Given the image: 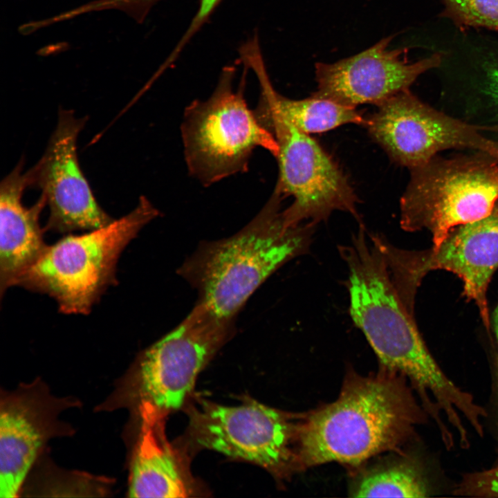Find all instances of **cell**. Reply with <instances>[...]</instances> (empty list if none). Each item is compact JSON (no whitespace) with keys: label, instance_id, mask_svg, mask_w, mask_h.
Returning <instances> with one entry per match:
<instances>
[{"label":"cell","instance_id":"obj_1","mask_svg":"<svg viewBox=\"0 0 498 498\" xmlns=\"http://www.w3.org/2000/svg\"><path fill=\"white\" fill-rule=\"evenodd\" d=\"M362 223L349 245L338 246L348 268L349 313L364 333L382 369L409 378L425 407L450 414L467 393L456 386L429 352L414 311L402 299L391 275L385 239L368 234Z\"/></svg>","mask_w":498,"mask_h":498},{"label":"cell","instance_id":"obj_2","mask_svg":"<svg viewBox=\"0 0 498 498\" xmlns=\"http://www.w3.org/2000/svg\"><path fill=\"white\" fill-rule=\"evenodd\" d=\"M382 369L348 376L331 403L301 416L297 468L329 462L357 466L401 446L421 421V412L405 377Z\"/></svg>","mask_w":498,"mask_h":498},{"label":"cell","instance_id":"obj_3","mask_svg":"<svg viewBox=\"0 0 498 498\" xmlns=\"http://www.w3.org/2000/svg\"><path fill=\"white\" fill-rule=\"evenodd\" d=\"M275 189L258 214L232 236L201 243L178 273L194 288L198 302L233 320L253 293L284 264L306 253L316 225H286Z\"/></svg>","mask_w":498,"mask_h":498},{"label":"cell","instance_id":"obj_4","mask_svg":"<svg viewBox=\"0 0 498 498\" xmlns=\"http://www.w3.org/2000/svg\"><path fill=\"white\" fill-rule=\"evenodd\" d=\"M159 214L142 196L134 209L109 225L68 234L48 245L17 286L51 297L62 313L88 315L107 289L117 284V264L124 248Z\"/></svg>","mask_w":498,"mask_h":498},{"label":"cell","instance_id":"obj_5","mask_svg":"<svg viewBox=\"0 0 498 498\" xmlns=\"http://www.w3.org/2000/svg\"><path fill=\"white\" fill-rule=\"evenodd\" d=\"M498 201V159L482 151L438 154L410 169L400 226L426 230L436 247L454 228L486 216Z\"/></svg>","mask_w":498,"mask_h":498},{"label":"cell","instance_id":"obj_6","mask_svg":"<svg viewBox=\"0 0 498 498\" xmlns=\"http://www.w3.org/2000/svg\"><path fill=\"white\" fill-rule=\"evenodd\" d=\"M232 69L221 75L205 100H195L184 111L181 136L191 176L203 185L248 170L250 156L263 148L277 157L278 144L246 102L243 87L233 89Z\"/></svg>","mask_w":498,"mask_h":498},{"label":"cell","instance_id":"obj_7","mask_svg":"<svg viewBox=\"0 0 498 498\" xmlns=\"http://www.w3.org/2000/svg\"><path fill=\"white\" fill-rule=\"evenodd\" d=\"M234 329L233 320L222 318L197 302L174 329L139 355L131 382L138 406L148 404L165 417L180 409L199 373Z\"/></svg>","mask_w":498,"mask_h":498},{"label":"cell","instance_id":"obj_8","mask_svg":"<svg viewBox=\"0 0 498 498\" xmlns=\"http://www.w3.org/2000/svg\"><path fill=\"white\" fill-rule=\"evenodd\" d=\"M299 420L256 401L225 406L201 400L190 410L189 432L201 448L253 463L283 478L297 470Z\"/></svg>","mask_w":498,"mask_h":498},{"label":"cell","instance_id":"obj_9","mask_svg":"<svg viewBox=\"0 0 498 498\" xmlns=\"http://www.w3.org/2000/svg\"><path fill=\"white\" fill-rule=\"evenodd\" d=\"M256 109L260 122L275 137L279 176L275 190L293 203L283 210L288 225L317 224L334 211L350 213L358 220V197L347 177L325 150L293 125L263 109Z\"/></svg>","mask_w":498,"mask_h":498},{"label":"cell","instance_id":"obj_10","mask_svg":"<svg viewBox=\"0 0 498 498\" xmlns=\"http://www.w3.org/2000/svg\"><path fill=\"white\" fill-rule=\"evenodd\" d=\"M367 118L371 136L398 164L409 169L449 149L482 151L498 159L492 126L450 115L425 103L409 89L377 105Z\"/></svg>","mask_w":498,"mask_h":498},{"label":"cell","instance_id":"obj_11","mask_svg":"<svg viewBox=\"0 0 498 498\" xmlns=\"http://www.w3.org/2000/svg\"><path fill=\"white\" fill-rule=\"evenodd\" d=\"M85 122L72 111H59L44 154L26 172L28 187L41 190L49 208L45 231H89L115 219L97 202L79 164L77 140Z\"/></svg>","mask_w":498,"mask_h":498},{"label":"cell","instance_id":"obj_12","mask_svg":"<svg viewBox=\"0 0 498 498\" xmlns=\"http://www.w3.org/2000/svg\"><path fill=\"white\" fill-rule=\"evenodd\" d=\"M403 276L414 289L430 271L443 270L463 282V295L474 302L487 331L491 326L487 293L498 269V201L485 216L452 229L436 247L403 250Z\"/></svg>","mask_w":498,"mask_h":498},{"label":"cell","instance_id":"obj_13","mask_svg":"<svg viewBox=\"0 0 498 498\" xmlns=\"http://www.w3.org/2000/svg\"><path fill=\"white\" fill-rule=\"evenodd\" d=\"M392 37L380 39L355 55L333 63L315 64L316 94L347 106L378 105L407 90L423 73L438 67L442 55L434 54L415 62L390 49Z\"/></svg>","mask_w":498,"mask_h":498},{"label":"cell","instance_id":"obj_14","mask_svg":"<svg viewBox=\"0 0 498 498\" xmlns=\"http://www.w3.org/2000/svg\"><path fill=\"white\" fill-rule=\"evenodd\" d=\"M67 402L35 385L1 398L0 497H15L46 441L57 432L58 412Z\"/></svg>","mask_w":498,"mask_h":498},{"label":"cell","instance_id":"obj_15","mask_svg":"<svg viewBox=\"0 0 498 498\" xmlns=\"http://www.w3.org/2000/svg\"><path fill=\"white\" fill-rule=\"evenodd\" d=\"M23 160L1 182L0 185V296L17 286L21 277L39 259L48 245L40 214L46 205L43 195L30 207L22 203L28 187Z\"/></svg>","mask_w":498,"mask_h":498},{"label":"cell","instance_id":"obj_16","mask_svg":"<svg viewBox=\"0 0 498 498\" xmlns=\"http://www.w3.org/2000/svg\"><path fill=\"white\" fill-rule=\"evenodd\" d=\"M138 407L140 428L133 454L128 496L187 497L186 477L165 435L166 417L148 404Z\"/></svg>","mask_w":498,"mask_h":498},{"label":"cell","instance_id":"obj_17","mask_svg":"<svg viewBox=\"0 0 498 498\" xmlns=\"http://www.w3.org/2000/svg\"><path fill=\"white\" fill-rule=\"evenodd\" d=\"M243 56L259 80L261 89L258 107L261 108L298 130L320 133L347 124L365 125V118L356 107L342 104L315 93L311 97L293 100L279 94L266 74L258 46L246 49Z\"/></svg>","mask_w":498,"mask_h":498},{"label":"cell","instance_id":"obj_18","mask_svg":"<svg viewBox=\"0 0 498 498\" xmlns=\"http://www.w3.org/2000/svg\"><path fill=\"white\" fill-rule=\"evenodd\" d=\"M428 488L418 468L409 461L393 463L365 473L351 490L353 497H425Z\"/></svg>","mask_w":498,"mask_h":498},{"label":"cell","instance_id":"obj_19","mask_svg":"<svg viewBox=\"0 0 498 498\" xmlns=\"http://www.w3.org/2000/svg\"><path fill=\"white\" fill-rule=\"evenodd\" d=\"M446 15L460 25L498 31V0H443Z\"/></svg>","mask_w":498,"mask_h":498},{"label":"cell","instance_id":"obj_20","mask_svg":"<svg viewBox=\"0 0 498 498\" xmlns=\"http://www.w3.org/2000/svg\"><path fill=\"white\" fill-rule=\"evenodd\" d=\"M477 89L476 104L468 108L474 109L481 124L498 129V57L485 64Z\"/></svg>","mask_w":498,"mask_h":498},{"label":"cell","instance_id":"obj_21","mask_svg":"<svg viewBox=\"0 0 498 498\" xmlns=\"http://www.w3.org/2000/svg\"><path fill=\"white\" fill-rule=\"evenodd\" d=\"M455 492L465 496L498 497V465L465 476Z\"/></svg>","mask_w":498,"mask_h":498},{"label":"cell","instance_id":"obj_22","mask_svg":"<svg viewBox=\"0 0 498 498\" xmlns=\"http://www.w3.org/2000/svg\"><path fill=\"white\" fill-rule=\"evenodd\" d=\"M493 328L497 339V343L498 346V304L497 305L494 313H493ZM496 391H497V402H498V353H497V371H496Z\"/></svg>","mask_w":498,"mask_h":498},{"label":"cell","instance_id":"obj_23","mask_svg":"<svg viewBox=\"0 0 498 498\" xmlns=\"http://www.w3.org/2000/svg\"><path fill=\"white\" fill-rule=\"evenodd\" d=\"M394 248V247H393V248H391V251H390V254H389V266H390V256H391V250H392V249H393ZM390 269H391V267H390ZM391 275H392V273H391ZM392 277H393V276H392ZM393 279H394V278H393ZM395 284H396V283H395ZM397 288H398V287H397ZM398 290H399V289H398ZM399 291H400V290H399ZM401 294H402V293H401ZM402 295H403V297H405L403 294H402ZM405 298H406V297H405ZM406 299H407V300H409V301L414 302V300H409V299H408L407 298H406Z\"/></svg>","mask_w":498,"mask_h":498},{"label":"cell","instance_id":"obj_24","mask_svg":"<svg viewBox=\"0 0 498 498\" xmlns=\"http://www.w3.org/2000/svg\"><path fill=\"white\" fill-rule=\"evenodd\" d=\"M393 247H394V246H392L391 248H392ZM391 248L390 249V251H391ZM390 251H389V254H390ZM390 270H391V269H390ZM396 287H397V286H396ZM399 292H400V291H399ZM400 294H401V293H400ZM401 295H402V294H401ZM402 296H403V295H402ZM405 299H406V298H405ZM407 301H408V302H411V301H409V300H407Z\"/></svg>","mask_w":498,"mask_h":498},{"label":"cell","instance_id":"obj_25","mask_svg":"<svg viewBox=\"0 0 498 498\" xmlns=\"http://www.w3.org/2000/svg\"><path fill=\"white\" fill-rule=\"evenodd\" d=\"M391 246H392V245H391V246L389 247V248L388 254H389V249H390V248H391ZM388 254H387V257H388ZM388 262H389V260H388ZM391 276H392V275H391ZM398 291H399V290H398ZM399 293H400V292H399ZM400 295H401V294H400ZM401 296H402V295H401ZM402 297H403V296H402ZM403 299H405V298H403ZM405 301H406L407 302H408L406 299H405ZM408 303H409V304H414V303H410V302H408Z\"/></svg>","mask_w":498,"mask_h":498},{"label":"cell","instance_id":"obj_26","mask_svg":"<svg viewBox=\"0 0 498 498\" xmlns=\"http://www.w3.org/2000/svg\"><path fill=\"white\" fill-rule=\"evenodd\" d=\"M392 246H391V247H392ZM391 247L390 248V249L391 248ZM390 249H389V251H390ZM389 254H388V260H389ZM389 268H390V266H389ZM394 283H395V282H394ZM403 298H405V297H403ZM406 300H407V299H406ZM407 302H408V301H407ZM410 303H414V302H410Z\"/></svg>","mask_w":498,"mask_h":498},{"label":"cell","instance_id":"obj_27","mask_svg":"<svg viewBox=\"0 0 498 498\" xmlns=\"http://www.w3.org/2000/svg\"><path fill=\"white\" fill-rule=\"evenodd\" d=\"M390 245H391V244H389V245L388 246L387 248V249H388V248H389V246ZM388 264H389V263H388ZM389 269H390V268H389ZM398 292H399V291H398ZM402 298H403V297H402ZM404 301H405V300H404ZM406 303H407V302H406ZM407 304L409 305V304ZM409 306H414V305H409Z\"/></svg>","mask_w":498,"mask_h":498},{"label":"cell","instance_id":"obj_28","mask_svg":"<svg viewBox=\"0 0 498 498\" xmlns=\"http://www.w3.org/2000/svg\"><path fill=\"white\" fill-rule=\"evenodd\" d=\"M216 1H217V0H216Z\"/></svg>","mask_w":498,"mask_h":498}]
</instances>
